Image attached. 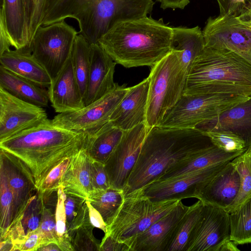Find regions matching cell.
<instances>
[{
  "instance_id": "44dd1931",
  "label": "cell",
  "mask_w": 251,
  "mask_h": 251,
  "mask_svg": "<svg viewBox=\"0 0 251 251\" xmlns=\"http://www.w3.org/2000/svg\"><path fill=\"white\" fill-rule=\"evenodd\" d=\"M240 186L239 174L230 161L205 183L197 199L226 209L236 198Z\"/></svg>"
},
{
  "instance_id": "cb8c5ba5",
  "label": "cell",
  "mask_w": 251,
  "mask_h": 251,
  "mask_svg": "<svg viewBox=\"0 0 251 251\" xmlns=\"http://www.w3.org/2000/svg\"><path fill=\"white\" fill-rule=\"evenodd\" d=\"M197 128L204 131L233 132L244 141L248 148L251 145V96L245 101Z\"/></svg>"
},
{
  "instance_id": "5bb4252c",
  "label": "cell",
  "mask_w": 251,
  "mask_h": 251,
  "mask_svg": "<svg viewBox=\"0 0 251 251\" xmlns=\"http://www.w3.org/2000/svg\"><path fill=\"white\" fill-rule=\"evenodd\" d=\"M230 232L229 213L223 208L203 203L186 251H219L221 246L230 240Z\"/></svg>"
},
{
  "instance_id": "d590c367",
  "label": "cell",
  "mask_w": 251,
  "mask_h": 251,
  "mask_svg": "<svg viewBox=\"0 0 251 251\" xmlns=\"http://www.w3.org/2000/svg\"><path fill=\"white\" fill-rule=\"evenodd\" d=\"M65 194L66 226L72 242L76 230L83 224L88 215V209L84 199L71 194Z\"/></svg>"
},
{
  "instance_id": "2e32d148",
  "label": "cell",
  "mask_w": 251,
  "mask_h": 251,
  "mask_svg": "<svg viewBox=\"0 0 251 251\" xmlns=\"http://www.w3.org/2000/svg\"><path fill=\"white\" fill-rule=\"evenodd\" d=\"M0 172L4 175L13 195V222L25 210L37 193L35 180L29 168L23 161L1 149Z\"/></svg>"
},
{
  "instance_id": "836d02e7",
  "label": "cell",
  "mask_w": 251,
  "mask_h": 251,
  "mask_svg": "<svg viewBox=\"0 0 251 251\" xmlns=\"http://www.w3.org/2000/svg\"><path fill=\"white\" fill-rule=\"evenodd\" d=\"M124 197L123 190L110 187L94 193L87 201L100 212L108 226L123 203Z\"/></svg>"
},
{
  "instance_id": "603a6c76",
  "label": "cell",
  "mask_w": 251,
  "mask_h": 251,
  "mask_svg": "<svg viewBox=\"0 0 251 251\" xmlns=\"http://www.w3.org/2000/svg\"><path fill=\"white\" fill-rule=\"evenodd\" d=\"M0 65L13 73L43 88H48L52 79L33 56L31 48L9 50L0 55Z\"/></svg>"
},
{
  "instance_id": "74e56055",
  "label": "cell",
  "mask_w": 251,
  "mask_h": 251,
  "mask_svg": "<svg viewBox=\"0 0 251 251\" xmlns=\"http://www.w3.org/2000/svg\"><path fill=\"white\" fill-rule=\"evenodd\" d=\"M0 238L7 231L14 219V201L6 179L0 172Z\"/></svg>"
},
{
  "instance_id": "52a82bcc",
  "label": "cell",
  "mask_w": 251,
  "mask_h": 251,
  "mask_svg": "<svg viewBox=\"0 0 251 251\" xmlns=\"http://www.w3.org/2000/svg\"><path fill=\"white\" fill-rule=\"evenodd\" d=\"M121 205L104 234L127 245L131 251L135 239L157 220L171 211L181 200L152 202L136 193L124 196Z\"/></svg>"
},
{
  "instance_id": "60d3db41",
  "label": "cell",
  "mask_w": 251,
  "mask_h": 251,
  "mask_svg": "<svg viewBox=\"0 0 251 251\" xmlns=\"http://www.w3.org/2000/svg\"><path fill=\"white\" fill-rule=\"evenodd\" d=\"M71 158H67L54 167L41 183L37 191L45 197L58 190L62 185L63 176L69 165Z\"/></svg>"
},
{
  "instance_id": "ab89813d",
  "label": "cell",
  "mask_w": 251,
  "mask_h": 251,
  "mask_svg": "<svg viewBox=\"0 0 251 251\" xmlns=\"http://www.w3.org/2000/svg\"><path fill=\"white\" fill-rule=\"evenodd\" d=\"M94 227L88 215L83 224L76 230L72 241L74 251H100V243L93 235Z\"/></svg>"
},
{
  "instance_id": "4fadbf2b",
  "label": "cell",
  "mask_w": 251,
  "mask_h": 251,
  "mask_svg": "<svg viewBox=\"0 0 251 251\" xmlns=\"http://www.w3.org/2000/svg\"><path fill=\"white\" fill-rule=\"evenodd\" d=\"M149 130L144 123L125 131L121 141L104 163L111 187L124 190Z\"/></svg>"
},
{
  "instance_id": "db71d44e",
  "label": "cell",
  "mask_w": 251,
  "mask_h": 251,
  "mask_svg": "<svg viewBox=\"0 0 251 251\" xmlns=\"http://www.w3.org/2000/svg\"><path fill=\"white\" fill-rule=\"evenodd\" d=\"M250 7L251 8V3L250 4Z\"/></svg>"
},
{
  "instance_id": "f546056e",
  "label": "cell",
  "mask_w": 251,
  "mask_h": 251,
  "mask_svg": "<svg viewBox=\"0 0 251 251\" xmlns=\"http://www.w3.org/2000/svg\"><path fill=\"white\" fill-rule=\"evenodd\" d=\"M124 132L109 121L89 138L87 152L93 159L104 163L121 141Z\"/></svg>"
},
{
  "instance_id": "6da1fadb",
  "label": "cell",
  "mask_w": 251,
  "mask_h": 251,
  "mask_svg": "<svg viewBox=\"0 0 251 251\" xmlns=\"http://www.w3.org/2000/svg\"><path fill=\"white\" fill-rule=\"evenodd\" d=\"M213 146L205 131L198 128L151 127L123 190L124 196L138 191L156 181L172 166Z\"/></svg>"
},
{
  "instance_id": "30bf717a",
  "label": "cell",
  "mask_w": 251,
  "mask_h": 251,
  "mask_svg": "<svg viewBox=\"0 0 251 251\" xmlns=\"http://www.w3.org/2000/svg\"><path fill=\"white\" fill-rule=\"evenodd\" d=\"M205 47L234 51L251 61V8L209 17L202 30Z\"/></svg>"
},
{
  "instance_id": "e0dca14e",
  "label": "cell",
  "mask_w": 251,
  "mask_h": 251,
  "mask_svg": "<svg viewBox=\"0 0 251 251\" xmlns=\"http://www.w3.org/2000/svg\"><path fill=\"white\" fill-rule=\"evenodd\" d=\"M0 55L30 48L24 0H0Z\"/></svg>"
},
{
  "instance_id": "816d5d0a",
  "label": "cell",
  "mask_w": 251,
  "mask_h": 251,
  "mask_svg": "<svg viewBox=\"0 0 251 251\" xmlns=\"http://www.w3.org/2000/svg\"><path fill=\"white\" fill-rule=\"evenodd\" d=\"M38 251H62L58 245L55 243H51L40 247Z\"/></svg>"
},
{
  "instance_id": "7dc6e473",
  "label": "cell",
  "mask_w": 251,
  "mask_h": 251,
  "mask_svg": "<svg viewBox=\"0 0 251 251\" xmlns=\"http://www.w3.org/2000/svg\"><path fill=\"white\" fill-rule=\"evenodd\" d=\"M100 251H131L126 244L120 242L110 235L104 234L100 245Z\"/></svg>"
},
{
  "instance_id": "d6a6232c",
  "label": "cell",
  "mask_w": 251,
  "mask_h": 251,
  "mask_svg": "<svg viewBox=\"0 0 251 251\" xmlns=\"http://www.w3.org/2000/svg\"><path fill=\"white\" fill-rule=\"evenodd\" d=\"M203 206V203L200 200L189 206L175 229L167 251H186L189 239Z\"/></svg>"
},
{
  "instance_id": "8992f818",
  "label": "cell",
  "mask_w": 251,
  "mask_h": 251,
  "mask_svg": "<svg viewBox=\"0 0 251 251\" xmlns=\"http://www.w3.org/2000/svg\"><path fill=\"white\" fill-rule=\"evenodd\" d=\"M187 74L178 52L173 50L151 67L145 121L149 129L159 126L167 112L180 98Z\"/></svg>"
},
{
  "instance_id": "f5cc1de1",
  "label": "cell",
  "mask_w": 251,
  "mask_h": 251,
  "mask_svg": "<svg viewBox=\"0 0 251 251\" xmlns=\"http://www.w3.org/2000/svg\"><path fill=\"white\" fill-rule=\"evenodd\" d=\"M246 151L248 153V154L251 159V145L247 148Z\"/></svg>"
},
{
  "instance_id": "ee69618b",
  "label": "cell",
  "mask_w": 251,
  "mask_h": 251,
  "mask_svg": "<svg viewBox=\"0 0 251 251\" xmlns=\"http://www.w3.org/2000/svg\"><path fill=\"white\" fill-rule=\"evenodd\" d=\"M45 0H32V6L28 30L30 44L37 29L41 25Z\"/></svg>"
},
{
  "instance_id": "7a4b0ae2",
  "label": "cell",
  "mask_w": 251,
  "mask_h": 251,
  "mask_svg": "<svg viewBox=\"0 0 251 251\" xmlns=\"http://www.w3.org/2000/svg\"><path fill=\"white\" fill-rule=\"evenodd\" d=\"M86 134L54 125L51 120L0 141V149L17 157L29 168L37 190L63 160L86 149Z\"/></svg>"
},
{
  "instance_id": "277c9868",
  "label": "cell",
  "mask_w": 251,
  "mask_h": 251,
  "mask_svg": "<svg viewBox=\"0 0 251 251\" xmlns=\"http://www.w3.org/2000/svg\"><path fill=\"white\" fill-rule=\"evenodd\" d=\"M251 96V61L234 51L205 47L188 71L183 93Z\"/></svg>"
},
{
  "instance_id": "bcb514c9",
  "label": "cell",
  "mask_w": 251,
  "mask_h": 251,
  "mask_svg": "<svg viewBox=\"0 0 251 251\" xmlns=\"http://www.w3.org/2000/svg\"><path fill=\"white\" fill-rule=\"evenodd\" d=\"M220 15L232 14L242 11L247 8L251 0H216Z\"/></svg>"
},
{
  "instance_id": "7402d4cb",
  "label": "cell",
  "mask_w": 251,
  "mask_h": 251,
  "mask_svg": "<svg viewBox=\"0 0 251 251\" xmlns=\"http://www.w3.org/2000/svg\"><path fill=\"white\" fill-rule=\"evenodd\" d=\"M48 88L49 100L57 113L75 111L85 106L71 56Z\"/></svg>"
},
{
  "instance_id": "9c48e42d",
  "label": "cell",
  "mask_w": 251,
  "mask_h": 251,
  "mask_svg": "<svg viewBox=\"0 0 251 251\" xmlns=\"http://www.w3.org/2000/svg\"><path fill=\"white\" fill-rule=\"evenodd\" d=\"M77 34L64 20L40 25L37 29L30 44L31 53L52 80L70 57Z\"/></svg>"
},
{
  "instance_id": "d6986e66",
  "label": "cell",
  "mask_w": 251,
  "mask_h": 251,
  "mask_svg": "<svg viewBox=\"0 0 251 251\" xmlns=\"http://www.w3.org/2000/svg\"><path fill=\"white\" fill-rule=\"evenodd\" d=\"M181 201L134 240L131 251H167L176 227L188 210Z\"/></svg>"
},
{
  "instance_id": "681fc988",
  "label": "cell",
  "mask_w": 251,
  "mask_h": 251,
  "mask_svg": "<svg viewBox=\"0 0 251 251\" xmlns=\"http://www.w3.org/2000/svg\"><path fill=\"white\" fill-rule=\"evenodd\" d=\"M160 2V6L163 9L167 8L181 9L184 8L189 3L190 0H157Z\"/></svg>"
},
{
  "instance_id": "e575fe53",
  "label": "cell",
  "mask_w": 251,
  "mask_h": 251,
  "mask_svg": "<svg viewBox=\"0 0 251 251\" xmlns=\"http://www.w3.org/2000/svg\"><path fill=\"white\" fill-rule=\"evenodd\" d=\"M231 162L240 177L238 194L231 204L225 210L228 213L251 196V159L246 150Z\"/></svg>"
},
{
  "instance_id": "f907efd6",
  "label": "cell",
  "mask_w": 251,
  "mask_h": 251,
  "mask_svg": "<svg viewBox=\"0 0 251 251\" xmlns=\"http://www.w3.org/2000/svg\"><path fill=\"white\" fill-rule=\"evenodd\" d=\"M237 245L231 240L225 242L220 248L219 251H239Z\"/></svg>"
},
{
  "instance_id": "f35d334b",
  "label": "cell",
  "mask_w": 251,
  "mask_h": 251,
  "mask_svg": "<svg viewBox=\"0 0 251 251\" xmlns=\"http://www.w3.org/2000/svg\"><path fill=\"white\" fill-rule=\"evenodd\" d=\"M204 131L215 146L226 152L245 151L247 149L244 141L233 132L226 130Z\"/></svg>"
},
{
  "instance_id": "83f0119b",
  "label": "cell",
  "mask_w": 251,
  "mask_h": 251,
  "mask_svg": "<svg viewBox=\"0 0 251 251\" xmlns=\"http://www.w3.org/2000/svg\"><path fill=\"white\" fill-rule=\"evenodd\" d=\"M0 87L14 97L41 107L48 106L49 97L45 88L20 76L0 66Z\"/></svg>"
},
{
  "instance_id": "ac0fdd59",
  "label": "cell",
  "mask_w": 251,
  "mask_h": 251,
  "mask_svg": "<svg viewBox=\"0 0 251 251\" xmlns=\"http://www.w3.org/2000/svg\"><path fill=\"white\" fill-rule=\"evenodd\" d=\"M117 64L99 44L90 45V68L84 105L104 97L118 84L114 81Z\"/></svg>"
},
{
  "instance_id": "484cf974",
  "label": "cell",
  "mask_w": 251,
  "mask_h": 251,
  "mask_svg": "<svg viewBox=\"0 0 251 251\" xmlns=\"http://www.w3.org/2000/svg\"><path fill=\"white\" fill-rule=\"evenodd\" d=\"M44 198L38 191L25 210L12 223L5 234L0 238V250L11 251L13 244L37 229L40 225Z\"/></svg>"
},
{
  "instance_id": "4dcf8cb0",
  "label": "cell",
  "mask_w": 251,
  "mask_h": 251,
  "mask_svg": "<svg viewBox=\"0 0 251 251\" xmlns=\"http://www.w3.org/2000/svg\"><path fill=\"white\" fill-rule=\"evenodd\" d=\"M71 58L74 73L84 100L90 68V45L82 34L76 37Z\"/></svg>"
},
{
  "instance_id": "8fae6325",
  "label": "cell",
  "mask_w": 251,
  "mask_h": 251,
  "mask_svg": "<svg viewBox=\"0 0 251 251\" xmlns=\"http://www.w3.org/2000/svg\"><path fill=\"white\" fill-rule=\"evenodd\" d=\"M129 89L118 85L111 92L76 111L59 113L51 120L55 126L83 133L90 138L110 121L116 108Z\"/></svg>"
},
{
  "instance_id": "7bdbcfd3",
  "label": "cell",
  "mask_w": 251,
  "mask_h": 251,
  "mask_svg": "<svg viewBox=\"0 0 251 251\" xmlns=\"http://www.w3.org/2000/svg\"><path fill=\"white\" fill-rule=\"evenodd\" d=\"M91 177L93 189V194L110 187L104 164L92 158L91 164Z\"/></svg>"
},
{
  "instance_id": "5b68a950",
  "label": "cell",
  "mask_w": 251,
  "mask_h": 251,
  "mask_svg": "<svg viewBox=\"0 0 251 251\" xmlns=\"http://www.w3.org/2000/svg\"><path fill=\"white\" fill-rule=\"evenodd\" d=\"M123 4L124 0H46L41 25L73 18L90 45L97 44L117 24Z\"/></svg>"
},
{
  "instance_id": "ba28073f",
  "label": "cell",
  "mask_w": 251,
  "mask_h": 251,
  "mask_svg": "<svg viewBox=\"0 0 251 251\" xmlns=\"http://www.w3.org/2000/svg\"><path fill=\"white\" fill-rule=\"evenodd\" d=\"M249 97L225 94H183L167 112L159 126L177 128H197L245 101Z\"/></svg>"
},
{
  "instance_id": "f6af8a7d",
  "label": "cell",
  "mask_w": 251,
  "mask_h": 251,
  "mask_svg": "<svg viewBox=\"0 0 251 251\" xmlns=\"http://www.w3.org/2000/svg\"><path fill=\"white\" fill-rule=\"evenodd\" d=\"M41 247L38 229L27 234L22 240L13 245L11 251H35Z\"/></svg>"
},
{
  "instance_id": "8d00e7d4",
  "label": "cell",
  "mask_w": 251,
  "mask_h": 251,
  "mask_svg": "<svg viewBox=\"0 0 251 251\" xmlns=\"http://www.w3.org/2000/svg\"><path fill=\"white\" fill-rule=\"evenodd\" d=\"M66 194L63 186L57 190V201L55 212L57 245L62 251H74L67 226L64 201Z\"/></svg>"
},
{
  "instance_id": "3957f363",
  "label": "cell",
  "mask_w": 251,
  "mask_h": 251,
  "mask_svg": "<svg viewBox=\"0 0 251 251\" xmlns=\"http://www.w3.org/2000/svg\"><path fill=\"white\" fill-rule=\"evenodd\" d=\"M173 27L147 16L114 25L98 44L126 68L152 67L171 50Z\"/></svg>"
},
{
  "instance_id": "f1b7e54d",
  "label": "cell",
  "mask_w": 251,
  "mask_h": 251,
  "mask_svg": "<svg viewBox=\"0 0 251 251\" xmlns=\"http://www.w3.org/2000/svg\"><path fill=\"white\" fill-rule=\"evenodd\" d=\"M173 30L171 50L178 52L181 63L188 72L194 60L205 48L202 31L199 26L175 27Z\"/></svg>"
},
{
  "instance_id": "b9f144b4",
  "label": "cell",
  "mask_w": 251,
  "mask_h": 251,
  "mask_svg": "<svg viewBox=\"0 0 251 251\" xmlns=\"http://www.w3.org/2000/svg\"><path fill=\"white\" fill-rule=\"evenodd\" d=\"M41 240V247L51 243L57 244L55 214L45 205L43 209L41 223L38 228Z\"/></svg>"
},
{
  "instance_id": "ffe728a7",
  "label": "cell",
  "mask_w": 251,
  "mask_h": 251,
  "mask_svg": "<svg viewBox=\"0 0 251 251\" xmlns=\"http://www.w3.org/2000/svg\"><path fill=\"white\" fill-rule=\"evenodd\" d=\"M150 84L147 77L129 89L110 118V122L124 131L145 123Z\"/></svg>"
},
{
  "instance_id": "c3c4849f",
  "label": "cell",
  "mask_w": 251,
  "mask_h": 251,
  "mask_svg": "<svg viewBox=\"0 0 251 251\" xmlns=\"http://www.w3.org/2000/svg\"><path fill=\"white\" fill-rule=\"evenodd\" d=\"M88 209L90 223L94 227L101 230L104 234L108 231L107 226L100 212L94 208L89 201H86Z\"/></svg>"
},
{
  "instance_id": "4316f807",
  "label": "cell",
  "mask_w": 251,
  "mask_h": 251,
  "mask_svg": "<svg viewBox=\"0 0 251 251\" xmlns=\"http://www.w3.org/2000/svg\"><path fill=\"white\" fill-rule=\"evenodd\" d=\"M244 152H226L213 146L193 157L172 166L155 181L173 178L213 165L231 161Z\"/></svg>"
},
{
  "instance_id": "9a60e30c",
  "label": "cell",
  "mask_w": 251,
  "mask_h": 251,
  "mask_svg": "<svg viewBox=\"0 0 251 251\" xmlns=\"http://www.w3.org/2000/svg\"><path fill=\"white\" fill-rule=\"evenodd\" d=\"M48 119L43 107L20 100L0 87V141Z\"/></svg>"
},
{
  "instance_id": "7c38bea8",
  "label": "cell",
  "mask_w": 251,
  "mask_h": 251,
  "mask_svg": "<svg viewBox=\"0 0 251 251\" xmlns=\"http://www.w3.org/2000/svg\"><path fill=\"white\" fill-rule=\"evenodd\" d=\"M229 161L173 178L154 181L134 193L148 197L152 202L182 200L189 198L197 199L205 183Z\"/></svg>"
},
{
  "instance_id": "d4e9b609",
  "label": "cell",
  "mask_w": 251,
  "mask_h": 251,
  "mask_svg": "<svg viewBox=\"0 0 251 251\" xmlns=\"http://www.w3.org/2000/svg\"><path fill=\"white\" fill-rule=\"evenodd\" d=\"M92 158L84 149L71 158L63 176L62 185L65 194L89 199L93 193L91 177Z\"/></svg>"
},
{
  "instance_id": "1f68e13d",
  "label": "cell",
  "mask_w": 251,
  "mask_h": 251,
  "mask_svg": "<svg viewBox=\"0 0 251 251\" xmlns=\"http://www.w3.org/2000/svg\"><path fill=\"white\" fill-rule=\"evenodd\" d=\"M229 214L230 240L237 245L251 243V196Z\"/></svg>"
}]
</instances>
